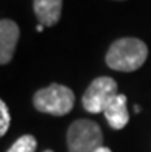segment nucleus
<instances>
[{
	"label": "nucleus",
	"mask_w": 151,
	"mask_h": 152,
	"mask_svg": "<svg viewBox=\"0 0 151 152\" xmlns=\"http://www.w3.org/2000/svg\"><path fill=\"white\" fill-rule=\"evenodd\" d=\"M148 46L136 37H123L111 43L105 61L111 69L120 72H133L145 63Z\"/></svg>",
	"instance_id": "obj_1"
},
{
	"label": "nucleus",
	"mask_w": 151,
	"mask_h": 152,
	"mask_svg": "<svg viewBox=\"0 0 151 152\" xmlns=\"http://www.w3.org/2000/svg\"><path fill=\"white\" fill-rule=\"evenodd\" d=\"M74 92L68 86L52 83L46 88L39 89L34 94L32 104L39 112L62 117L74 108Z\"/></svg>",
	"instance_id": "obj_2"
},
{
	"label": "nucleus",
	"mask_w": 151,
	"mask_h": 152,
	"mask_svg": "<svg viewBox=\"0 0 151 152\" xmlns=\"http://www.w3.org/2000/svg\"><path fill=\"white\" fill-rule=\"evenodd\" d=\"M66 143L69 152H97L103 146V132L97 123L80 118L69 124Z\"/></svg>",
	"instance_id": "obj_3"
},
{
	"label": "nucleus",
	"mask_w": 151,
	"mask_h": 152,
	"mask_svg": "<svg viewBox=\"0 0 151 152\" xmlns=\"http://www.w3.org/2000/svg\"><path fill=\"white\" fill-rule=\"evenodd\" d=\"M117 94H119V86L116 80L111 77H97L86 88L82 97V104L86 112L103 114L106 104Z\"/></svg>",
	"instance_id": "obj_4"
},
{
	"label": "nucleus",
	"mask_w": 151,
	"mask_h": 152,
	"mask_svg": "<svg viewBox=\"0 0 151 152\" xmlns=\"http://www.w3.org/2000/svg\"><path fill=\"white\" fill-rule=\"evenodd\" d=\"M20 29L14 20L2 19L0 22V63L8 65L14 57L15 46L19 43Z\"/></svg>",
	"instance_id": "obj_5"
},
{
	"label": "nucleus",
	"mask_w": 151,
	"mask_h": 152,
	"mask_svg": "<svg viewBox=\"0 0 151 152\" xmlns=\"http://www.w3.org/2000/svg\"><path fill=\"white\" fill-rule=\"evenodd\" d=\"M103 115L113 129H123L130 120V114L127 108V97L123 94H117L116 97H113L111 102L103 109Z\"/></svg>",
	"instance_id": "obj_6"
},
{
	"label": "nucleus",
	"mask_w": 151,
	"mask_h": 152,
	"mask_svg": "<svg viewBox=\"0 0 151 152\" xmlns=\"http://www.w3.org/2000/svg\"><path fill=\"white\" fill-rule=\"evenodd\" d=\"M62 3L63 0H34V12L40 25L54 26L62 15Z\"/></svg>",
	"instance_id": "obj_7"
},
{
	"label": "nucleus",
	"mask_w": 151,
	"mask_h": 152,
	"mask_svg": "<svg viewBox=\"0 0 151 152\" xmlns=\"http://www.w3.org/2000/svg\"><path fill=\"white\" fill-rule=\"evenodd\" d=\"M37 140L32 135H22L6 152H35Z\"/></svg>",
	"instance_id": "obj_8"
},
{
	"label": "nucleus",
	"mask_w": 151,
	"mask_h": 152,
	"mask_svg": "<svg viewBox=\"0 0 151 152\" xmlns=\"http://www.w3.org/2000/svg\"><path fill=\"white\" fill-rule=\"evenodd\" d=\"M10 123H11V117H10V111H8L6 103L2 100L0 102V135H5L10 129Z\"/></svg>",
	"instance_id": "obj_9"
},
{
	"label": "nucleus",
	"mask_w": 151,
	"mask_h": 152,
	"mask_svg": "<svg viewBox=\"0 0 151 152\" xmlns=\"http://www.w3.org/2000/svg\"><path fill=\"white\" fill-rule=\"evenodd\" d=\"M97 152H111V149H110V148H106V146H102Z\"/></svg>",
	"instance_id": "obj_10"
},
{
	"label": "nucleus",
	"mask_w": 151,
	"mask_h": 152,
	"mask_svg": "<svg viewBox=\"0 0 151 152\" xmlns=\"http://www.w3.org/2000/svg\"><path fill=\"white\" fill-rule=\"evenodd\" d=\"M35 31H37V32H42V31H43V25L39 23V25H37V28H35Z\"/></svg>",
	"instance_id": "obj_11"
},
{
	"label": "nucleus",
	"mask_w": 151,
	"mask_h": 152,
	"mask_svg": "<svg viewBox=\"0 0 151 152\" xmlns=\"http://www.w3.org/2000/svg\"><path fill=\"white\" fill-rule=\"evenodd\" d=\"M43 152H52V151L51 149H46V151H43Z\"/></svg>",
	"instance_id": "obj_12"
}]
</instances>
